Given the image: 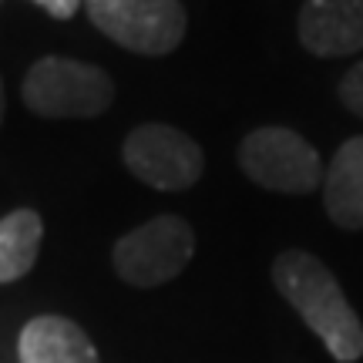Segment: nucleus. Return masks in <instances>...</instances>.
<instances>
[{
    "label": "nucleus",
    "mask_w": 363,
    "mask_h": 363,
    "mask_svg": "<svg viewBox=\"0 0 363 363\" xmlns=\"http://www.w3.org/2000/svg\"><path fill=\"white\" fill-rule=\"evenodd\" d=\"M121 158L128 172L148 189L158 192H185L206 172V155L202 148L172 125H138L121 145Z\"/></svg>",
    "instance_id": "6"
},
{
    "label": "nucleus",
    "mask_w": 363,
    "mask_h": 363,
    "mask_svg": "<svg viewBox=\"0 0 363 363\" xmlns=\"http://www.w3.org/2000/svg\"><path fill=\"white\" fill-rule=\"evenodd\" d=\"M272 286L299 313L337 363L363 357V323L347 303L337 276L306 249H286L272 262Z\"/></svg>",
    "instance_id": "1"
},
{
    "label": "nucleus",
    "mask_w": 363,
    "mask_h": 363,
    "mask_svg": "<svg viewBox=\"0 0 363 363\" xmlns=\"http://www.w3.org/2000/svg\"><path fill=\"white\" fill-rule=\"evenodd\" d=\"M44 239V219L34 208H13L0 219V286L34 269Z\"/></svg>",
    "instance_id": "10"
},
{
    "label": "nucleus",
    "mask_w": 363,
    "mask_h": 363,
    "mask_svg": "<svg viewBox=\"0 0 363 363\" xmlns=\"http://www.w3.org/2000/svg\"><path fill=\"white\" fill-rule=\"evenodd\" d=\"M239 169L266 192L310 195L323 185V162L299 131L283 125H262L239 145Z\"/></svg>",
    "instance_id": "3"
},
{
    "label": "nucleus",
    "mask_w": 363,
    "mask_h": 363,
    "mask_svg": "<svg viewBox=\"0 0 363 363\" xmlns=\"http://www.w3.org/2000/svg\"><path fill=\"white\" fill-rule=\"evenodd\" d=\"M0 121H4V81H0Z\"/></svg>",
    "instance_id": "13"
},
{
    "label": "nucleus",
    "mask_w": 363,
    "mask_h": 363,
    "mask_svg": "<svg viewBox=\"0 0 363 363\" xmlns=\"http://www.w3.org/2000/svg\"><path fill=\"white\" fill-rule=\"evenodd\" d=\"M30 4H38L44 13H51L54 21H67V17H74V13H78L81 0H30Z\"/></svg>",
    "instance_id": "12"
},
{
    "label": "nucleus",
    "mask_w": 363,
    "mask_h": 363,
    "mask_svg": "<svg viewBox=\"0 0 363 363\" xmlns=\"http://www.w3.org/2000/svg\"><path fill=\"white\" fill-rule=\"evenodd\" d=\"M296 34L299 44L316 57L363 51V0H303Z\"/></svg>",
    "instance_id": "7"
},
{
    "label": "nucleus",
    "mask_w": 363,
    "mask_h": 363,
    "mask_svg": "<svg viewBox=\"0 0 363 363\" xmlns=\"http://www.w3.org/2000/svg\"><path fill=\"white\" fill-rule=\"evenodd\" d=\"M27 111L48 121H67V118H98L115 101V81L98 65L74 61V57H40L30 65L21 84Z\"/></svg>",
    "instance_id": "2"
},
{
    "label": "nucleus",
    "mask_w": 363,
    "mask_h": 363,
    "mask_svg": "<svg viewBox=\"0 0 363 363\" xmlns=\"http://www.w3.org/2000/svg\"><path fill=\"white\" fill-rule=\"evenodd\" d=\"M195 256L192 225L179 216H158L125 233L111 249V262L121 283L152 289L175 279Z\"/></svg>",
    "instance_id": "5"
},
{
    "label": "nucleus",
    "mask_w": 363,
    "mask_h": 363,
    "mask_svg": "<svg viewBox=\"0 0 363 363\" xmlns=\"http://www.w3.org/2000/svg\"><path fill=\"white\" fill-rule=\"evenodd\" d=\"M340 101H343V108L347 111H353V115H360L363 118V61L360 65H353L343 78H340Z\"/></svg>",
    "instance_id": "11"
},
{
    "label": "nucleus",
    "mask_w": 363,
    "mask_h": 363,
    "mask_svg": "<svg viewBox=\"0 0 363 363\" xmlns=\"http://www.w3.org/2000/svg\"><path fill=\"white\" fill-rule=\"evenodd\" d=\"M21 363H101L91 337L67 316H34L21 330Z\"/></svg>",
    "instance_id": "8"
},
{
    "label": "nucleus",
    "mask_w": 363,
    "mask_h": 363,
    "mask_svg": "<svg viewBox=\"0 0 363 363\" xmlns=\"http://www.w3.org/2000/svg\"><path fill=\"white\" fill-rule=\"evenodd\" d=\"M323 208L340 229H363V135L340 145L323 172Z\"/></svg>",
    "instance_id": "9"
},
{
    "label": "nucleus",
    "mask_w": 363,
    "mask_h": 363,
    "mask_svg": "<svg viewBox=\"0 0 363 363\" xmlns=\"http://www.w3.org/2000/svg\"><path fill=\"white\" fill-rule=\"evenodd\" d=\"M91 24L118 48L145 57L172 54L185 40L189 13L182 0H81Z\"/></svg>",
    "instance_id": "4"
}]
</instances>
